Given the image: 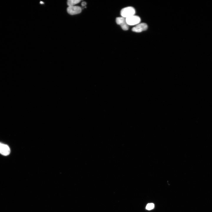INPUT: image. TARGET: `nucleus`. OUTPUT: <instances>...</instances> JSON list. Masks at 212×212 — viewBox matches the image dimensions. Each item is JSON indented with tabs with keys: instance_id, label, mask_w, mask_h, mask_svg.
Segmentation results:
<instances>
[{
	"instance_id": "obj_1",
	"label": "nucleus",
	"mask_w": 212,
	"mask_h": 212,
	"mask_svg": "<svg viewBox=\"0 0 212 212\" xmlns=\"http://www.w3.org/2000/svg\"><path fill=\"white\" fill-rule=\"evenodd\" d=\"M135 11L134 8L131 6L125 7L121 11L120 14L122 17L127 18L135 15Z\"/></svg>"
},
{
	"instance_id": "obj_2",
	"label": "nucleus",
	"mask_w": 212,
	"mask_h": 212,
	"mask_svg": "<svg viewBox=\"0 0 212 212\" xmlns=\"http://www.w3.org/2000/svg\"><path fill=\"white\" fill-rule=\"evenodd\" d=\"M140 18L138 16L134 15L126 18L127 23L128 25H134L139 24Z\"/></svg>"
},
{
	"instance_id": "obj_3",
	"label": "nucleus",
	"mask_w": 212,
	"mask_h": 212,
	"mask_svg": "<svg viewBox=\"0 0 212 212\" xmlns=\"http://www.w3.org/2000/svg\"><path fill=\"white\" fill-rule=\"evenodd\" d=\"M116 21L117 24L120 25L122 29L124 30H128L129 27L127 23L126 18L122 17H118L116 18Z\"/></svg>"
},
{
	"instance_id": "obj_4",
	"label": "nucleus",
	"mask_w": 212,
	"mask_h": 212,
	"mask_svg": "<svg viewBox=\"0 0 212 212\" xmlns=\"http://www.w3.org/2000/svg\"><path fill=\"white\" fill-rule=\"evenodd\" d=\"M82 8L78 6H69L67 9V12L70 15L78 14L81 12Z\"/></svg>"
},
{
	"instance_id": "obj_5",
	"label": "nucleus",
	"mask_w": 212,
	"mask_h": 212,
	"mask_svg": "<svg viewBox=\"0 0 212 212\" xmlns=\"http://www.w3.org/2000/svg\"><path fill=\"white\" fill-rule=\"evenodd\" d=\"M148 25L145 23H139L132 28V31L136 32H140L146 30L148 28Z\"/></svg>"
},
{
	"instance_id": "obj_6",
	"label": "nucleus",
	"mask_w": 212,
	"mask_h": 212,
	"mask_svg": "<svg viewBox=\"0 0 212 212\" xmlns=\"http://www.w3.org/2000/svg\"><path fill=\"white\" fill-rule=\"evenodd\" d=\"M10 152L9 146L7 145L0 142V153L5 156L9 155Z\"/></svg>"
},
{
	"instance_id": "obj_7",
	"label": "nucleus",
	"mask_w": 212,
	"mask_h": 212,
	"mask_svg": "<svg viewBox=\"0 0 212 212\" xmlns=\"http://www.w3.org/2000/svg\"><path fill=\"white\" fill-rule=\"evenodd\" d=\"M80 0H69L67 1V4L69 6H74L81 1Z\"/></svg>"
},
{
	"instance_id": "obj_8",
	"label": "nucleus",
	"mask_w": 212,
	"mask_h": 212,
	"mask_svg": "<svg viewBox=\"0 0 212 212\" xmlns=\"http://www.w3.org/2000/svg\"><path fill=\"white\" fill-rule=\"evenodd\" d=\"M154 207V205L153 203H150L148 204L146 206V209L148 210L153 209Z\"/></svg>"
},
{
	"instance_id": "obj_9",
	"label": "nucleus",
	"mask_w": 212,
	"mask_h": 212,
	"mask_svg": "<svg viewBox=\"0 0 212 212\" xmlns=\"http://www.w3.org/2000/svg\"><path fill=\"white\" fill-rule=\"evenodd\" d=\"M86 4H87V3H86V2H85V1H83L81 5L82 6H84L86 5Z\"/></svg>"
},
{
	"instance_id": "obj_10",
	"label": "nucleus",
	"mask_w": 212,
	"mask_h": 212,
	"mask_svg": "<svg viewBox=\"0 0 212 212\" xmlns=\"http://www.w3.org/2000/svg\"><path fill=\"white\" fill-rule=\"evenodd\" d=\"M40 3L41 4H44V3H43V2L41 1L40 2Z\"/></svg>"
}]
</instances>
